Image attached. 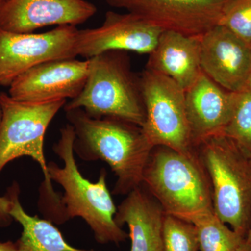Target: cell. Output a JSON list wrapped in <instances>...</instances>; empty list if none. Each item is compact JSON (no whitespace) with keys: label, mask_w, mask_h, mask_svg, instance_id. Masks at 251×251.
Returning a JSON list of instances; mask_svg holds the SVG:
<instances>
[{"label":"cell","mask_w":251,"mask_h":251,"mask_svg":"<svg viewBox=\"0 0 251 251\" xmlns=\"http://www.w3.org/2000/svg\"><path fill=\"white\" fill-rule=\"evenodd\" d=\"M74 128V153L85 161L100 160L117 176L113 193L127 195L143 184L153 147L141 127L112 117L94 118L81 108L65 110Z\"/></svg>","instance_id":"cell-1"},{"label":"cell","mask_w":251,"mask_h":251,"mask_svg":"<svg viewBox=\"0 0 251 251\" xmlns=\"http://www.w3.org/2000/svg\"><path fill=\"white\" fill-rule=\"evenodd\" d=\"M74 128L68 123L61 128L59 140L53 146L64 166L54 162L48 164L50 178L64 189L60 198L63 221L75 217L83 219L100 244L125 242L129 237L115 222L117 207L107 186L106 171L102 170L97 182L84 177L74 156Z\"/></svg>","instance_id":"cell-2"},{"label":"cell","mask_w":251,"mask_h":251,"mask_svg":"<svg viewBox=\"0 0 251 251\" xmlns=\"http://www.w3.org/2000/svg\"><path fill=\"white\" fill-rule=\"evenodd\" d=\"M143 185L168 215L188 221L214 209L210 179L198 150L186 154L154 147L144 171Z\"/></svg>","instance_id":"cell-3"},{"label":"cell","mask_w":251,"mask_h":251,"mask_svg":"<svg viewBox=\"0 0 251 251\" xmlns=\"http://www.w3.org/2000/svg\"><path fill=\"white\" fill-rule=\"evenodd\" d=\"M88 61L85 86L64 110L81 108L94 118L112 117L141 127L145 111L140 78L130 70L125 52L109 51Z\"/></svg>","instance_id":"cell-4"},{"label":"cell","mask_w":251,"mask_h":251,"mask_svg":"<svg viewBox=\"0 0 251 251\" xmlns=\"http://www.w3.org/2000/svg\"><path fill=\"white\" fill-rule=\"evenodd\" d=\"M197 150L210 179L214 213L247 237L251 225V158L223 135L204 140Z\"/></svg>","instance_id":"cell-5"},{"label":"cell","mask_w":251,"mask_h":251,"mask_svg":"<svg viewBox=\"0 0 251 251\" xmlns=\"http://www.w3.org/2000/svg\"><path fill=\"white\" fill-rule=\"evenodd\" d=\"M67 100L28 102L0 93L3 119L0 130V174L15 159L30 157L40 166L44 176L46 198L57 196L52 186L44 154V138L51 122Z\"/></svg>","instance_id":"cell-6"},{"label":"cell","mask_w":251,"mask_h":251,"mask_svg":"<svg viewBox=\"0 0 251 251\" xmlns=\"http://www.w3.org/2000/svg\"><path fill=\"white\" fill-rule=\"evenodd\" d=\"M145 118L141 129L154 148L196 151L186 108L185 90L174 80L146 69L140 78Z\"/></svg>","instance_id":"cell-7"},{"label":"cell","mask_w":251,"mask_h":251,"mask_svg":"<svg viewBox=\"0 0 251 251\" xmlns=\"http://www.w3.org/2000/svg\"><path fill=\"white\" fill-rule=\"evenodd\" d=\"M79 29L60 25L44 33H14L0 28V86H9L31 68L75 59Z\"/></svg>","instance_id":"cell-8"},{"label":"cell","mask_w":251,"mask_h":251,"mask_svg":"<svg viewBox=\"0 0 251 251\" xmlns=\"http://www.w3.org/2000/svg\"><path fill=\"white\" fill-rule=\"evenodd\" d=\"M163 29L202 35L219 24L227 0H104Z\"/></svg>","instance_id":"cell-9"},{"label":"cell","mask_w":251,"mask_h":251,"mask_svg":"<svg viewBox=\"0 0 251 251\" xmlns=\"http://www.w3.org/2000/svg\"><path fill=\"white\" fill-rule=\"evenodd\" d=\"M163 31L136 15L108 11L100 27L78 30L77 56L88 59L109 51L150 54Z\"/></svg>","instance_id":"cell-10"},{"label":"cell","mask_w":251,"mask_h":251,"mask_svg":"<svg viewBox=\"0 0 251 251\" xmlns=\"http://www.w3.org/2000/svg\"><path fill=\"white\" fill-rule=\"evenodd\" d=\"M202 72L229 92L244 90L251 77V44L216 25L200 36Z\"/></svg>","instance_id":"cell-11"},{"label":"cell","mask_w":251,"mask_h":251,"mask_svg":"<svg viewBox=\"0 0 251 251\" xmlns=\"http://www.w3.org/2000/svg\"><path fill=\"white\" fill-rule=\"evenodd\" d=\"M88 69V59L43 63L18 76L9 86V95L21 101L72 100L82 92Z\"/></svg>","instance_id":"cell-12"},{"label":"cell","mask_w":251,"mask_h":251,"mask_svg":"<svg viewBox=\"0 0 251 251\" xmlns=\"http://www.w3.org/2000/svg\"><path fill=\"white\" fill-rule=\"evenodd\" d=\"M97 11L95 5L86 0H6L0 9V28L32 33L46 26L76 27Z\"/></svg>","instance_id":"cell-13"},{"label":"cell","mask_w":251,"mask_h":251,"mask_svg":"<svg viewBox=\"0 0 251 251\" xmlns=\"http://www.w3.org/2000/svg\"><path fill=\"white\" fill-rule=\"evenodd\" d=\"M236 92L225 90L203 72L185 91L195 148L207 138L223 134L232 116Z\"/></svg>","instance_id":"cell-14"},{"label":"cell","mask_w":251,"mask_h":251,"mask_svg":"<svg viewBox=\"0 0 251 251\" xmlns=\"http://www.w3.org/2000/svg\"><path fill=\"white\" fill-rule=\"evenodd\" d=\"M166 214L143 184L127 194L117 207L115 222L126 224L130 251H164L163 223Z\"/></svg>","instance_id":"cell-15"},{"label":"cell","mask_w":251,"mask_h":251,"mask_svg":"<svg viewBox=\"0 0 251 251\" xmlns=\"http://www.w3.org/2000/svg\"><path fill=\"white\" fill-rule=\"evenodd\" d=\"M146 69L170 77L186 91L202 72L200 36L163 31L150 54Z\"/></svg>","instance_id":"cell-16"},{"label":"cell","mask_w":251,"mask_h":251,"mask_svg":"<svg viewBox=\"0 0 251 251\" xmlns=\"http://www.w3.org/2000/svg\"><path fill=\"white\" fill-rule=\"evenodd\" d=\"M19 190L14 184L6 193L11 201L10 215L23 227L16 242L18 251H97L73 247L50 221L27 214L19 201Z\"/></svg>","instance_id":"cell-17"},{"label":"cell","mask_w":251,"mask_h":251,"mask_svg":"<svg viewBox=\"0 0 251 251\" xmlns=\"http://www.w3.org/2000/svg\"><path fill=\"white\" fill-rule=\"evenodd\" d=\"M197 229L201 251H237L245 238L229 229L214 209L193 216L188 221Z\"/></svg>","instance_id":"cell-18"},{"label":"cell","mask_w":251,"mask_h":251,"mask_svg":"<svg viewBox=\"0 0 251 251\" xmlns=\"http://www.w3.org/2000/svg\"><path fill=\"white\" fill-rule=\"evenodd\" d=\"M223 135L232 140L251 158V82L236 92L235 103L230 120Z\"/></svg>","instance_id":"cell-19"},{"label":"cell","mask_w":251,"mask_h":251,"mask_svg":"<svg viewBox=\"0 0 251 251\" xmlns=\"http://www.w3.org/2000/svg\"><path fill=\"white\" fill-rule=\"evenodd\" d=\"M164 251H198L197 229L192 223L176 216H165L163 229Z\"/></svg>","instance_id":"cell-20"},{"label":"cell","mask_w":251,"mask_h":251,"mask_svg":"<svg viewBox=\"0 0 251 251\" xmlns=\"http://www.w3.org/2000/svg\"><path fill=\"white\" fill-rule=\"evenodd\" d=\"M219 24L251 44V0H227Z\"/></svg>","instance_id":"cell-21"},{"label":"cell","mask_w":251,"mask_h":251,"mask_svg":"<svg viewBox=\"0 0 251 251\" xmlns=\"http://www.w3.org/2000/svg\"><path fill=\"white\" fill-rule=\"evenodd\" d=\"M11 201L7 193L0 196V227H7L12 222L13 218L10 215Z\"/></svg>","instance_id":"cell-22"},{"label":"cell","mask_w":251,"mask_h":251,"mask_svg":"<svg viewBox=\"0 0 251 251\" xmlns=\"http://www.w3.org/2000/svg\"><path fill=\"white\" fill-rule=\"evenodd\" d=\"M0 251H18L16 243L8 241V242H0Z\"/></svg>","instance_id":"cell-23"},{"label":"cell","mask_w":251,"mask_h":251,"mask_svg":"<svg viewBox=\"0 0 251 251\" xmlns=\"http://www.w3.org/2000/svg\"><path fill=\"white\" fill-rule=\"evenodd\" d=\"M237 251H251V245L247 237L243 241Z\"/></svg>","instance_id":"cell-24"},{"label":"cell","mask_w":251,"mask_h":251,"mask_svg":"<svg viewBox=\"0 0 251 251\" xmlns=\"http://www.w3.org/2000/svg\"><path fill=\"white\" fill-rule=\"evenodd\" d=\"M2 119H3L2 109H1V105H0V130H1V124H2Z\"/></svg>","instance_id":"cell-25"},{"label":"cell","mask_w":251,"mask_h":251,"mask_svg":"<svg viewBox=\"0 0 251 251\" xmlns=\"http://www.w3.org/2000/svg\"><path fill=\"white\" fill-rule=\"evenodd\" d=\"M247 238L249 239V242H250V244L251 245V225L250 229H249V233L247 234Z\"/></svg>","instance_id":"cell-26"},{"label":"cell","mask_w":251,"mask_h":251,"mask_svg":"<svg viewBox=\"0 0 251 251\" xmlns=\"http://www.w3.org/2000/svg\"><path fill=\"white\" fill-rule=\"evenodd\" d=\"M6 0H0V9H1V6L4 5V3L6 2Z\"/></svg>","instance_id":"cell-27"},{"label":"cell","mask_w":251,"mask_h":251,"mask_svg":"<svg viewBox=\"0 0 251 251\" xmlns=\"http://www.w3.org/2000/svg\"><path fill=\"white\" fill-rule=\"evenodd\" d=\"M250 82H251V79H250Z\"/></svg>","instance_id":"cell-28"}]
</instances>
